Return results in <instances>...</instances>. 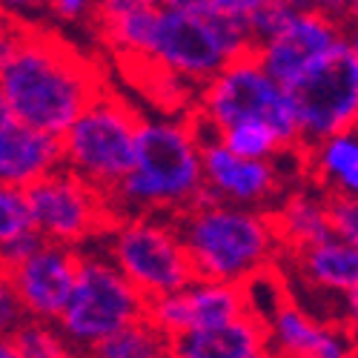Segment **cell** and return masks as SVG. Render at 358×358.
Here are the masks:
<instances>
[{
    "instance_id": "obj_13",
    "label": "cell",
    "mask_w": 358,
    "mask_h": 358,
    "mask_svg": "<svg viewBox=\"0 0 358 358\" xmlns=\"http://www.w3.org/2000/svg\"><path fill=\"white\" fill-rule=\"evenodd\" d=\"M247 310L244 284L213 281V278H192L187 287L172 289L155 298H146L143 318L152 321L158 330L172 341L192 330H210L221 327Z\"/></svg>"
},
{
    "instance_id": "obj_9",
    "label": "cell",
    "mask_w": 358,
    "mask_h": 358,
    "mask_svg": "<svg viewBox=\"0 0 358 358\" xmlns=\"http://www.w3.org/2000/svg\"><path fill=\"white\" fill-rule=\"evenodd\" d=\"M23 192L32 227L55 244L78 250L98 244L121 218L109 195L86 184L80 175L69 172L66 166L49 169L38 181L23 187Z\"/></svg>"
},
{
    "instance_id": "obj_7",
    "label": "cell",
    "mask_w": 358,
    "mask_h": 358,
    "mask_svg": "<svg viewBox=\"0 0 358 358\" xmlns=\"http://www.w3.org/2000/svg\"><path fill=\"white\" fill-rule=\"evenodd\" d=\"M98 247L143 298L181 289L195 278L175 215L166 213L121 215Z\"/></svg>"
},
{
    "instance_id": "obj_27",
    "label": "cell",
    "mask_w": 358,
    "mask_h": 358,
    "mask_svg": "<svg viewBox=\"0 0 358 358\" xmlns=\"http://www.w3.org/2000/svg\"><path fill=\"white\" fill-rule=\"evenodd\" d=\"M98 0H46V17L64 26H92Z\"/></svg>"
},
{
    "instance_id": "obj_32",
    "label": "cell",
    "mask_w": 358,
    "mask_h": 358,
    "mask_svg": "<svg viewBox=\"0 0 358 358\" xmlns=\"http://www.w3.org/2000/svg\"><path fill=\"white\" fill-rule=\"evenodd\" d=\"M292 9H304V12H318V15H330L338 20L350 17V0H287Z\"/></svg>"
},
{
    "instance_id": "obj_21",
    "label": "cell",
    "mask_w": 358,
    "mask_h": 358,
    "mask_svg": "<svg viewBox=\"0 0 358 358\" xmlns=\"http://www.w3.org/2000/svg\"><path fill=\"white\" fill-rule=\"evenodd\" d=\"M83 358H172V341L152 321L138 318L95 344Z\"/></svg>"
},
{
    "instance_id": "obj_5",
    "label": "cell",
    "mask_w": 358,
    "mask_h": 358,
    "mask_svg": "<svg viewBox=\"0 0 358 358\" xmlns=\"http://www.w3.org/2000/svg\"><path fill=\"white\" fill-rule=\"evenodd\" d=\"M192 121L201 132L218 135L232 124L261 121L270 124L289 152H301L295 115L287 86L266 72L252 52L238 55L206 80L192 101Z\"/></svg>"
},
{
    "instance_id": "obj_34",
    "label": "cell",
    "mask_w": 358,
    "mask_h": 358,
    "mask_svg": "<svg viewBox=\"0 0 358 358\" xmlns=\"http://www.w3.org/2000/svg\"><path fill=\"white\" fill-rule=\"evenodd\" d=\"M341 318L350 324V321H358V281L347 289V295L341 298Z\"/></svg>"
},
{
    "instance_id": "obj_25",
    "label": "cell",
    "mask_w": 358,
    "mask_h": 358,
    "mask_svg": "<svg viewBox=\"0 0 358 358\" xmlns=\"http://www.w3.org/2000/svg\"><path fill=\"white\" fill-rule=\"evenodd\" d=\"M26 229H32V215H29L23 187L0 181V244L12 241Z\"/></svg>"
},
{
    "instance_id": "obj_38",
    "label": "cell",
    "mask_w": 358,
    "mask_h": 358,
    "mask_svg": "<svg viewBox=\"0 0 358 358\" xmlns=\"http://www.w3.org/2000/svg\"><path fill=\"white\" fill-rule=\"evenodd\" d=\"M350 17H358V0H350Z\"/></svg>"
},
{
    "instance_id": "obj_15",
    "label": "cell",
    "mask_w": 358,
    "mask_h": 358,
    "mask_svg": "<svg viewBox=\"0 0 358 358\" xmlns=\"http://www.w3.org/2000/svg\"><path fill=\"white\" fill-rule=\"evenodd\" d=\"M78 264H80L78 247L43 241L32 255L12 266L9 275L15 281V289L29 318L38 321L61 318L78 278Z\"/></svg>"
},
{
    "instance_id": "obj_12",
    "label": "cell",
    "mask_w": 358,
    "mask_h": 358,
    "mask_svg": "<svg viewBox=\"0 0 358 358\" xmlns=\"http://www.w3.org/2000/svg\"><path fill=\"white\" fill-rule=\"evenodd\" d=\"M344 23L347 20L330 15L292 9V15L273 35L255 43L252 55L281 86H289L292 80H298L304 72H310L315 64H321L324 57H330L347 43Z\"/></svg>"
},
{
    "instance_id": "obj_23",
    "label": "cell",
    "mask_w": 358,
    "mask_h": 358,
    "mask_svg": "<svg viewBox=\"0 0 358 358\" xmlns=\"http://www.w3.org/2000/svg\"><path fill=\"white\" fill-rule=\"evenodd\" d=\"M218 138L238 155L247 158H281L289 155V149L284 146L281 135L261 121H244V124H232L224 132H218Z\"/></svg>"
},
{
    "instance_id": "obj_11",
    "label": "cell",
    "mask_w": 358,
    "mask_h": 358,
    "mask_svg": "<svg viewBox=\"0 0 358 358\" xmlns=\"http://www.w3.org/2000/svg\"><path fill=\"white\" fill-rule=\"evenodd\" d=\"M292 155V152H289ZM201 158H203V192L235 206L273 210L275 201L295 184L298 172H287L281 158H247L210 132H201Z\"/></svg>"
},
{
    "instance_id": "obj_2",
    "label": "cell",
    "mask_w": 358,
    "mask_h": 358,
    "mask_svg": "<svg viewBox=\"0 0 358 358\" xmlns=\"http://www.w3.org/2000/svg\"><path fill=\"white\" fill-rule=\"evenodd\" d=\"M109 86L101 64L46 23L23 26L20 43L0 72V95L23 124L61 138Z\"/></svg>"
},
{
    "instance_id": "obj_37",
    "label": "cell",
    "mask_w": 358,
    "mask_h": 358,
    "mask_svg": "<svg viewBox=\"0 0 358 358\" xmlns=\"http://www.w3.org/2000/svg\"><path fill=\"white\" fill-rule=\"evenodd\" d=\"M350 338H352V350H355V358H358V321H350Z\"/></svg>"
},
{
    "instance_id": "obj_3",
    "label": "cell",
    "mask_w": 358,
    "mask_h": 358,
    "mask_svg": "<svg viewBox=\"0 0 358 358\" xmlns=\"http://www.w3.org/2000/svg\"><path fill=\"white\" fill-rule=\"evenodd\" d=\"M203 195L201 129L192 115H143L138 127L135 166L109 195L117 215H178Z\"/></svg>"
},
{
    "instance_id": "obj_29",
    "label": "cell",
    "mask_w": 358,
    "mask_h": 358,
    "mask_svg": "<svg viewBox=\"0 0 358 358\" xmlns=\"http://www.w3.org/2000/svg\"><path fill=\"white\" fill-rule=\"evenodd\" d=\"M43 241H46V238H43L35 227L26 229V232H20L17 238H12V241L0 244V266H3V270H12L15 264H20L23 258L32 255Z\"/></svg>"
},
{
    "instance_id": "obj_10",
    "label": "cell",
    "mask_w": 358,
    "mask_h": 358,
    "mask_svg": "<svg viewBox=\"0 0 358 358\" xmlns=\"http://www.w3.org/2000/svg\"><path fill=\"white\" fill-rule=\"evenodd\" d=\"M301 146L358 127V66L347 43L287 86Z\"/></svg>"
},
{
    "instance_id": "obj_31",
    "label": "cell",
    "mask_w": 358,
    "mask_h": 358,
    "mask_svg": "<svg viewBox=\"0 0 358 358\" xmlns=\"http://www.w3.org/2000/svg\"><path fill=\"white\" fill-rule=\"evenodd\" d=\"M155 3H161V0H98L95 15H92V26L112 20V17H121V15H129V12H138V9H146V6H155Z\"/></svg>"
},
{
    "instance_id": "obj_22",
    "label": "cell",
    "mask_w": 358,
    "mask_h": 358,
    "mask_svg": "<svg viewBox=\"0 0 358 358\" xmlns=\"http://www.w3.org/2000/svg\"><path fill=\"white\" fill-rule=\"evenodd\" d=\"M12 338L26 358H83V352L69 344L55 321L26 318Z\"/></svg>"
},
{
    "instance_id": "obj_24",
    "label": "cell",
    "mask_w": 358,
    "mask_h": 358,
    "mask_svg": "<svg viewBox=\"0 0 358 358\" xmlns=\"http://www.w3.org/2000/svg\"><path fill=\"white\" fill-rule=\"evenodd\" d=\"M161 3L184 9V12H195V15H203V17L241 20V23H247L252 29V20L270 3H275V0H161Z\"/></svg>"
},
{
    "instance_id": "obj_28",
    "label": "cell",
    "mask_w": 358,
    "mask_h": 358,
    "mask_svg": "<svg viewBox=\"0 0 358 358\" xmlns=\"http://www.w3.org/2000/svg\"><path fill=\"white\" fill-rule=\"evenodd\" d=\"M333 235L358 247V198H330Z\"/></svg>"
},
{
    "instance_id": "obj_19",
    "label": "cell",
    "mask_w": 358,
    "mask_h": 358,
    "mask_svg": "<svg viewBox=\"0 0 358 358\" xmlns=\"http://www.w3.org/2000/svg\"><path fill=\"white\" fill-rule=\"evenodd\" d=\"M278 241H281V255L295 252L301 247H310L321 238L333 235V221H330V195L313 187L310 181L292 184L270 210Z\"/></svg>"
},
{
    "instance_id": "obj_6",
    "label": "cell",
    "mask_w": 358,
    "mask_h": 358,
    "mask_svg": "<svg viewBox=\"0 0 358 358\" xmlns=\"http://www.w3.org/2000/svg\"><path fill=\"white\" fill-rule=\"evenodd\" d=\"M141 117L143 112L129 98L106 86L57 138L61 166L80 175L103 195H112L135 166Z\"/></svg>"
},
{
    "instance_id": "obj_17",
    "label": "cell",
    "mask_w": 358,
    "mask_h": 358,
    "mask_svg": "<svg viewBox=\"0 0 358 358\" xmlns=\"http://www.w3.org/2000/svg\"><path fill=\"white\" fill-rule=\"evenodd\" d=\"M61 166V141L23 124L0 95V181L29 187Z\"/></svg>"
},
{
    "instance_id": "obj_4",
    "label": "cell",
    "mask_w": 358,
    "mask_h": 358,
    "mask_svg": "<svg viewBox=\"0 0 358 358\" xmlns=\"http://www.w3.org/2000/svg\"><path fill=\"white\" fill-rule=\"evenodd\" d=\"M195 278L247 284L281 261L270 210L235 206L203 195L175 215Z\"/></svg>"
},
{
    "instance_id": "obj_35",
    "label": "cell",
    "mask_w": 358,
    "mask_h": 358,
    "mask_svg": "<svg viewBox=\"0 0 358 358\" xmlns=\"http://www.w3.org/2000/svg\"><path fill=\"white\" fill-rule=\"evenodd\" d=\"M344 41H347V49L352 55L355 66H358V17H347V23H344Z\"/></svg>"
},
{
    "instance_id": "obj_36",
    "label": "cell",
    "mask_w": 358,
    "mask_h": 358,
    "mask_svg": "<svg viewBox=\"0 0 358 358\" xmlns=\"http://www.w3.org/2000/svg\"><path fill=\"white\" fill-rule=\"evenodd\" d=\"M0 358H26L12 336H0Z\"/></svg>"
},
{
    "instance_id": "obj_18",
    "label": "cell",
    "mask_w": 358,
    "mask_h": 358,
    "mask_svg": "<svg viewBox=\"0 0 358 358\" xmlns=\"http://www.w3.org/2000/svg\"><path fill=\"white\" fill-rule=\"evenodd\" d=\"M172 358H275L266 324L244 313L221 327L192 330L172 338Z\"/></svg>"
},
{
    "instance_id": "obj_14",
    "label": "cell",
    "mask_w": 358,
    "mask_h": 358,
    "mask_svg": "<svg viewBox=\"0 0 358 358\" xmlns=\"http://www.w3.org/2000/svg\"><path fill=\"white\" fill-rule=\"evenodd\" d=\"M264 324L275 358H355L347 321L313 313L292 289Z\"/></svg>"
},
{
    "instance_id": "obj_33",
    "label": "cell",
    "mask_w": 358,
    "mask_h": 358,
    "mask_svg": "<svg viewBox=\"0 0 358 358\" xmlns=\"http://www.w3.org/2000/svg\"><path fill=\"white\" fill-rule=\"evenodd\" d=\"M20 35H23V26L20 23H12L6 17H0V72L6 69V64L12 61V55L20 43Z\"/></svg>"
},
{
    "instance_id": "obj_20",
    "label": "cell",
    "mask_w": 358,
    "mask_h": 358,
    "mask_svg": "<svg viewBox=\"0 0 358 358\" xmlns=\"http://www.w3.org/2000/svg\"><path fill=\"white\" fill-rule=\"evenodd\" d=\"M301 175L330 198H358V127L304 146Z\"/></svg>"
},
{
    "instance_id": "obj_30",
    "label": "cell",
    "mask_w": 358,
    "mask_h": 358,
    "mask_svg": "<svg viewBox=\"0 0 358 358\" xmlns=\"http://www.w3.org/2000/svg\"><path fill=\"white\" fill-rule=\"evenodd\" d=\"M0 17L20 26L46 23V0H0Z\"/></svg>"
},
{
    "instance_id": "obj_26",
    "label": "cell",
    "mask_w": 358,
    "mask_h": 358,
    "mask_svg": "<svg viewBox=\"0 0 358 358\" xmlns=\"http://www.w3.org/2000/svg\"><path fill=\"white\" fill-rule=\"evenodd\" d=\"M26 310L23 301L15 289V281L9 275V270L0 266V336H15L17 327L26 321Z\"/></svg>"
},
{
    "instance_id": "obj_8",
    "label": "cell",
    "mask_w": 358,
    "mask_h": 358,
    "mask_svg": "<svg viewBox=\"0 0 358 358\" xmlns=\"http://www.w3.org/2000/svg\"><path fill=\"white\" fill-rule=\"evenodd\" d=\"M143 313L146 298L129 284V278L98 244H89L80 250L72 295L55 324L69 338V344L86 355L103 338L143 318Z\"/></svg>"
},
{
    "instance_id": "obj_16",
    "label": "cell",
    "mask_w": 358,
    "mask_h": 358,
    "mask_svg": "<svg viewBox=\"0 0 358 358\" xmlns=\"http://www.w3.org/2000/svg\"><path fill=\"white\" fill-rule=\"evenodd\" d=\"M281 270L287 281H298L315 298H327L341 315V298L358 281V247L347 244L338 235H327L321 241L281 255ZM344 321V318H341Z\"/></svg>"
},
{
    "instance_id": "obj_1",
    "label": "cell",
    "mask_w": 358,
    "mask_h": 358,
    "mask_svg": "<svg viewBox=\"0 0 358 358\" xmlns=\"http://www.w3.org/2000/svg\"><path fill=\"white\" fill-rule=\"evenodd\" d=\"M101 46L124 69H158L201 89L232 57L255 46L252 29L229 17H203L175 6H146L95 23Z\"/></svg>"
}]
</instances>
